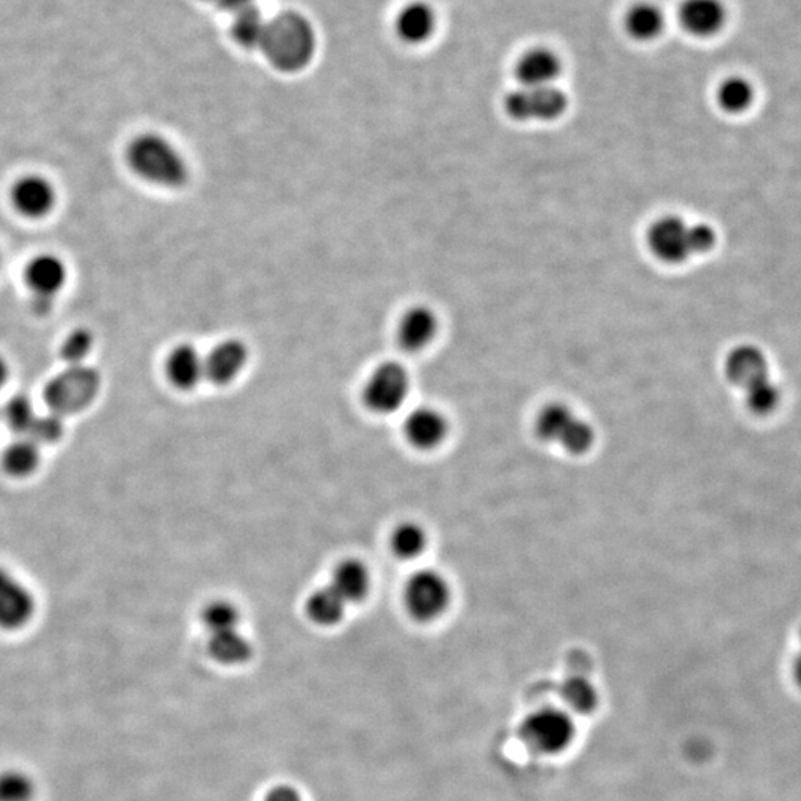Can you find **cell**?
<instances>
[{
	"mask_svg": "<svg viewBox=\"0 0 801 801\" xmlns=\"http://www.w3.org/2000/svg\"><path fill=\"white\" fill-rule=\"evenodd\" d=\"M449 421L434 406H417L406 414L404 435L406 441L418 450H434L449 435Z\"/></svg>",
	"mask_w": 801,
	"mask_h": 801,
	"instance_id": "cell-11",
	"label": "cell"
},
{
	"mask_svg": "<svg viewBox=\"0 0 801 801\" xmlns=\"http://www.w3.org/2000/svg\"><path fill=\"white\" fill-rule=\"evenodd\" d=\"M628 34L637 40H652L664 30L665 18L656 5L641 2L634 5L625 17Z\"/></svg>",
	"mask_w": 801,
	"mask_h": 801,
	"instance_id": "cell-23",
	"label": "cell"
},
{
	"mask_svg": "<svg viewBox=\"0 0 801 801\" xmlns=\"http://www.w3.org/2000/svg\"><path fill=\"white\" fill-rule=\"evenodd\" d=\"M370 572L363 561L345 560L336 565L331 585L348 604L364 600L370 591Z\"/></svg>",
	"mask_w": 801,
	"mask_h": 801,
	"instance_id": "cell-19",
	"label": "cell"
},
{
	"mask_svg": "<svg viewBox=\"0 0 801 801\" xmlns=\"http://www.w3.org/2000/svg\"><path fill=\"white\" fill-rule=\"evenodd\" d=\"M561 697L568 709L579 714H589L599 706V692L593 683L585 677H571L561 687Z\"/></svg>",
	"mask_w": 801,
	"mask_h": 801,
	"instance_id": "cell-26",
	"label": "cell"
},
{
	"mask_svg": "<svg viewBox=\"0 0 801 801\" xmlns=\"http://www.w3.org/2000/svg\"><path fill=\"white\" fill-rule=\"evenodd\" d=\"M35 783L22 771H7L0 774V801H32Z\"/></svg>",
	"mask_w": 801,
	"mask_h": 801,
	"instance_id": "cell-30",
	"label": "cell"
},
{
	"mask_svg": "<svg viewBox=\"0 0 801 801\" xmlns=\"http://www.w3.org/2000/svg\"><path fill=\"white\" fill-rule=\"evenodd\" d=\"M535 429L548 445L573 455L587 454L596 446L597 433L591 422L565 402H549L536 416Z\"/></svg>",
	"mask_w": 801,
	"mask_h": 801,
	"instance_id": "cell-4",
	"label": "cell"
},
{
	"mask_svg": "<svg viewBox=\"0 0 801 801\" xmlns=\"http://www.w3.org/2000/svg\"><path fill=\"white\" fill-rule=\"evenodd\" d=\"M34 612L35 601L28 589L0 567V628H22Z\"/></svg>",
	"mask_w": 801,
	"mask_h": 801,
	"instance_id": "cell-12",
	"label": "cell"
},
{
	"mask_svg": "<svg viewBox=\"0 0 801 801\" xmlns=\"http://www.w3.org/2000/svg\"><path fill=\"white\" fill-rule=\"evenodd\" d=\"M800 642H801V633H800ZM792 677H794L797 685L801 687V652L797 654V658L794 659V664H792Z\"/></svg>",
	"mask_w": 801,
	"mask_h": 801,
	"instance_id": "cell-35",
	"label": "cell"
},
{
	"mask_svg": "<svg viewBox=\"0 0 801 801\" xmlns=\"http://www.w3.org/2000/svg\"><path fill=\"white\" fill-rule=\"evenodd\" d=\"M64 430L63 416L51 412L45 414V416L36 417L34 426L28 430L26 437L34 439L36 445H43V442H52L61 437Z\"/></svg>",
	"mask_w": 801,
	"mask_h": 801,
	"instance_id": "cell-33",
	"label": "cell"
},
{
	"mask_svg": "<svg viewBox=\"0 0 801 801\" xmlns=\"http://www.w3.org/2000/svg\"><path fill=\"white\" fill-rule=\"evenodd\" d=\"M209 649L211 656L220 664L239 665L247 662L253 653L250 640L238 629L210 634Z\"/></svg>",
	"mask_w": 801,
	"mask_h": 801,
	"instance_id": "cell-22",
	"label": "cell"
},
{
	"mask_svg": "<svg viewBox=\"0 0 801 801\" xmlns=\"http://www.w3.org/2000/svg\"><path fill=\"white\" fill-rule=\"evenodd\" d=\"M99 388V374L83 364L71 365L48 384L45 401L50 405L51 412L63 416L87 406L96 398Z\"/></svg>",
	"mask_w": 801,
	"mask_h": 801,
	"instance_id": "cell-7",
	"label": "cell"
},
{
	"mask_svg": "<svg viewBox=\"0 0 801 801\" xmlns=\"http://www.w3.org/2000/svg\"><path fill=\"white\" fill-rule=\"evenodd\" d=\"M561 72V61L555 52L536 48L526 52L516 64V79L522 87L538 88L552 85Z\"/></svg>",
	"mask_w": 801,
	"mask_h": 801,
	"instance_id": "cell-18",
	"label": "cell"
},
{
	"mask_svg": "<svg viewBox=\"0 0 801 801\" xmlns=\"http://www.w3.org/2000/svg\"><path fill=\"white\" fill-rule=\"evenodd\" d=\"M264 801H302V797L295 788L288 787V785H279V787L272 788L267 792Z\"/></svg>",
	"mask_w": 801,
	"mask_h": 801,
	"instance_id": "cell-34",
	"label": "cell"
},
{
	"mask_svg": "<svg viewBox=\"0 0 801 801\" xmlns=\"http://www.w3.org/2000/svg\"><path fill=\"white\" fill-rule=\"evenodd\" d=\"M505 109L515 121H554L567 109V97L552 85L522 87L508 93Z\"/></svg>",
	"mask_w": 801,
	"mask_h": 801,
	"instance_id": "cell-9",
	"label": "cell"
},
{
	"mask_svg": "<svg viewBox=\"0 0 801 801\" xmlns=\"http://www.w3.org/2000/svg\"><path fill=\"white\" fill-rule=\"evenodd\" d=\"M453 599L449 579L433 568L413 573L404 588L406 612L418 622H433L445 615Z\"/></svg>",
	"mask_w": 801,
	"mask_h": 801,
	"instance_id": "cell-6",
	"label": "cell"
},
{
	"mask_svg": "<svg viewBox=\"0 0 801 801\" xmlns=\"http://www.w3.org/2000/svg\"><path fill=\"white\" fill-rule=\"evenodd\" d=\"M248 363V349L241 340L220 341L205 355V379L214 385H229L238 379Z\"/></svg>",
	"mask_w": 801,
	"mask_h": 801,
	"instance_id": "cell-13",
	"label": "cell"
},
{
	"mask_svg": "<svg viewBox=\"0 0 801 801\" xmlns=\"http://www.w3.org/2000/svg\"><path fill=\"white\" fill-rule=\"evenodd\" d=\"M390 547L401 559H417L428 548V533L416 522L401 523L390 536Z\"/></svg>",
	"mask_w": 801,
	"mask_h": 801,
	"instance_id": "cell-25",
	"label": "cell"
},
{
	"mask_svg": "<svg viewBox=\"0 0 801 801\" xmlns=\"http://www.w3.org/2000/svg\"><path fill=\"white\" fill-rule=\"evenodd\" d=\"M7 379H8V364H7V361L3 360L2 356H0V389H2V386L5 385Z\"/></svg>",
	"mask_w": 801,
	"mask_h": 801,
	"instance_id": "cell-36",
	"label": "cell"
},
{
	"mask_svg": "<svg viewBox=\"0 0 801 801\" xmlns=\"http://www.w3.org/2000/svg\"><path fill=\"white\" fill-rule=\"evenodd\" d=\"M165 373L174 388L192 390L205 379V355L193 345H178L166 356Z\"/></svg>",
	"mask_w": 801,
	"mask_h": 801,
	"instance_id": "cell-15",
	"label": "cell"
},
{
	"mask_svg": "<svg viewBox=\"0 0 801 801\" xmlns=\"http://www.w3.org/2000/svg\"><path fill=\"white\" fill-rule=\"evenodd\" d=\"M11 202L23 217L43 218L57 203L55 187L42 174H26L11 187Z\"/></svg>",
	"mask_w": 801,
	"mask_h": 801,
	"instance_id": "cell-10",
	"label": "cell"
},
{
	"mask_svg": "<svg viewBox=\"0 0 801 801\" xmlns=\"http://www.w3.org/2000/svg\"><path fill=\"white\" fill-rule=\"evenodd\" d=\"M0 260H2V258H0Z\"/></svg>",
	"mask_w": 801,
	"mask_h": 801,
	"instance_id": "cell-38",
	"label": "cell"
},
{
	"mask_svg": "<svg viewBox=\"0 0 801 801\" xmlns=\"http://www.w3.org/2000/svg\"><path fill=\"white\" fill-rule=\"evenodd\" d=\"M39 445L28 437L11 442L3 451L2 466L14 477H26L34 473L39 463Z\"/></svg>",
	"mask_w": 801,
	"mask_h": 801,
	"instance_id": "cell-24",
	"label": "cell"
},
{
	"mask_svg": "<svg viewBox=\"0 0 801 801\" xmlns=\"http://www.w3.org/2000/svg\"><path fill=\"white\" fill-rule=\"evenodd\" d=\"M2 417L8 428L14 433L23 434L24 437L32 429L36 421V413L30 400L24 396L12 397L2 410Z\"/></svg>",
	"mask_w": 801,
	"mask_h": 801,
	"instance_id": "cell-29",
	"label": "cell"
},
{
	"mask_svg": "<svg viewBox=\"0 0 801 801\" xmlns=\"http://www.w3.org/2000/svg\"><path fill=\"white\" fill-rule=\"evenodd\" d=\"M129 170L150 185L177 190L189 183L190 166L170 138L157 133L138 134L125 149Z\"/></svg>",
	"mask_w": 801,
	"mask_h": 801,
	"instance_id": "cell-1",
	"label": "cell"
},
{
	"mask_svg": "<svg viewBox=\"0 0 801 801\" xmlns=\"http://www.w3.org/2000/svg\"><path fill=\"white\" fill-rule=\"evenodd\" d=\"M520 735L530 750L543 755H560L575 741L576 723L559 706H542L526 715Z\"/></svg>",
	"mask_w": 801,
	"mask_h": 801,
	"instance_id": "cell-5",
	"label": "cell"
},
{
	"mask_svg": "<svg viewBox=\"0 0 801 801\" xmlns=\"http://www.w3.org/2000/svg\"><path fill=\"white\" fill-rule=\"evenodd\" d=\"M348 605L343 597L328 584L311 593L306 601V613L316 625L331 626L343 619Z\"/></svg>",
	"mask_w": 801,
	"mask_h": 801,
	"instance_id": "cell-21",
	"label": "cell"
},
{
	"mask_svg": "<svg viewBox=\"0 0 801 801\" xmlns=\"http://www.w3.org/2000/svg\"><path fill=\"white\" fill-rule=\"evenodd\" d=\"M648 246L661 262L678 264L713 250L715 231L702 223L690 225L677 215H665L649 227Z\"/></svg>",
	"mask_w": 801,
	"mask_h": 801,
	"instance_id": "cell-3",
	"label": "cell"
},
{
	"mask_svg": "<svg viewBox=\"0 0 801 801\" xmlns=\"http://www.w3.org/2000/svg\"><path fill=\"white\" fill-rule=\"evenodd\" d=\"M726 7L722 0H685L680 8V22L686 32L699 38H710L725 27Z\"/></svg>",
	"mask_w": 801,
	"mask_h": 801,
	"instance_id": "cell-16",
	"label": "cell"
},
{
	"mask_svg": "<svg viewBox=\"0 0 801 801\" xmlns=\"http://www.w3.org/2000/svg\"><path fill=\"white\" fill-rule=\"evenodd\" d=\"M229 8H246L251 0H223Z\"/></svg>",
	"mask_w": 801,
	"mask_h": 801,
	"instance_id": "cell-37",
	"label": "cell"
},
{
	"mask_svg": "<svg viewBox=\"0 0 801 801\" xmlns=\"http://www.w3.org/2000/svg\"><path fill=\"white\" fill-rule=\"evenodd\" d=\"M93 337L87 328L75 329L61 345V356L68 365H79L91 352Z\"/></svg>",
	"mask_w": 801,
	"mask_h": 801,
	"instance_id": "cell-31",
	"label": "cell"
},
{
	"mask_svg": "<svg viewBox=\"0 0 801 801\" xmlns=\"http://www.w3.org/2000/svg\"><path fill=\"white\" fill-rule=\"evenodd\" d=\"M727 379L743 390L750 412L766 416L780 401L778 386L771 379L764 353L751 345L735 348L726 358Z\"/></svg>",
	"mask_w": 801,
	"mask_h": 801,
	"instance_id": "cell-2",
	"label": "cell"
},
{
	"mask_svg": "<svg viewBox=\"0 0 801 801\" xmlns=\"http://www.w3.org/2000/svg\"><path fill=\"white\" fill-rule=\"evenodd\" d=\"M438 333V318L430 308L414 306L402 315L398 341L406 352H421L433 343Z\"/></svg>",
	"mask_w": 801,
	"mask_h": 801,
	"instance_id": "cell-17",
	"label": "cell"
},
{
	"mask_svg": "<svg viewBox=\"0 0 801 801\" xmlns=\"http://www.w3.org/2000/svg\"><path fill=\"white\" fill-rule=\"evenodd\" d=\"M718 104L729 113H742L750 108L754 99L752 85L741 76H731L719 85Z\"/></svg>",
	"mask_w": 801,
	"mask_h": 801,
	"instance_id": "cell-27",
	"label": "cell"
},
{
	"mask_svg": "<svg viewBox=\"0 0 801 801\" xmlns=\"http://www.w3.org/2000/svg\"><path fill=\"white\" fill-rule=\"evenodd\" d=\"M262 17L253 8L246 7L235 23V36L242 45L253 47L262 40Z\"/></svg>",
	"mask_w": 801,
	"mask_h": 801,
	"instance_id": "cell-32",
	"label": "cell"
},
{
	"mask_svg": "<svg viewBox=\"0 0 801 801\" xmlns=\"http://www.w3.org/2000/svg\"><path fill=\"white\" fill-rule=\"evenodd\" d=\"M241 615L237 605L226 600L211 601L202 612V624L209 634L231 631L239 628Z\"/></svg>",
	"mask_w": 801,
	"mask_h": 801,
	"instance_id": "cell-28",
	"label": "cell"
},
{
	"mask_svg": "<svg viewBox=\"0 0 801 801\" xmlns=\"http://www.w3.org/2000/svg\"><path fill=\"white\" fill-rule=\"evenodd\" d=\"M24 276L35 297L54 300L66 286L68 272L66 263L59 255L42 253L28 262Z\"/></svg>",
	"mask_w": 801,
	"mask_h": 801,
	"instance_id": "cell-14",
	"label": "cell"
},
{
	"mask_svg": "<svg viewBox=\"0 0 801 801\" xmlns=\"http://www.w3.org/2000/svg\"><path fill=\"white\" fill-rule=\"evenodd\" d=\"M410 392V376L396 361L379 365L364 386V402L374 413H396Z\"/></svg>",
	"mask_w": 801,
	"mask_h": 801,
	"instance_id": "cell-8",
	"label": "cell"
},
{
	"mask_svg": "<svg viewBox=\"0 0 801 801\" xmlns=\"http://www.w3.org/2000/svg\"><path fill=\"white\" fill-rule=\"evenodd\" d=\"M433 8L423 2L405 5L397 17V32L406 43H423L434 34Z\"/></svg>",
	"mask_w": 801,
	"mask_h": 801,
	"instance_id": "cell-20",
	"label": "cell"
}]
</instances>
